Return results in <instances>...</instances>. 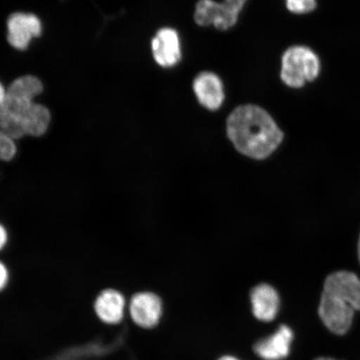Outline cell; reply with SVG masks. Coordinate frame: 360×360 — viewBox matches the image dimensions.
I'll return each instance as SVG.
<instances>
[{
  "instance_id": "obj_1",
  "label": "cell",
  "mask_w": 360,
  "mask_h": 360,
  "mask_svg": "<svg viewBox=\"0 0 360 360\" xmlns=\"http://www.w3.org/2000/svg\"><path fill=\"white\" fill-rule=\"evenodd\" d=\"M43 90L41 80L36 76L25 75L13 80L0 107V130L13 141L26 135L40 137L46 133L51 112L34 101Z\"/></svg>"
},
{
  "instance_id": "obj_2",
  "label": "cell",
  "mask_w": 360,
  "mask_h": 360,
  "mask_svg": "<svg viewBox=\"0 0 360 360\" xmlns=\"http://www.w3.org/2000/svg\"><path fill=\"white\" fill-rule=\"evenodd\" d=\"M226 131L238 153L250 159H267L281 146L285 134L269 112L255 105H240L229 115Z\"/></svg>"
},
{
  "instance_id": "obj_3",
  "label": "cell",
  "mask_w": 360,
  "mask_h": 360,
  "mask_svg": "<svg viewBox=\"0 0 360 360\" xmlns=\"http://www.w3.org/2000/svg\"><path fill=\"white\" fill-rule=\"evenodd\" d=\"M321 60L316 53L306 46H292L283 53L281 76L287 86L302 88L321 73Z\"/></svg>"
},
{
  "instance_id": "obj_4",
  "label": "cell",
  "mask_w": 360,
  "mask_h": 360,
  "mask_svg": "<svg viewBox=\"0 0 360 360\" xmlns=\"http://www.w3.org/2000/svg\"><path fill=\"white\" fill-rule=\"evenodd\" d=\"M355 310L345 301L322 292L318 314L323 325L332 334L342 336L348 334L352 328Z\"/></svg>"
},
{
  "instance_id": "obj_5",
  "label": "cell",
  "mask_w": 360,
  "mask_h": 360,
  "mask_svg": "<svg viewBox=\"0 0 360 360\" xmlns=\"http://www.w3.org/2000/svg\"><path fill=\"white\" fill-rule=\"evenodd\" d=\"M295 340L294 330L286 323L253 345V352L261 360H285L290 356Z\"/></svg>"
},
{
  "instance_id": "obj_6",
  "label": "cell",
  "mask_w": 360,
  "mask_h": 360,
  "mask_svg": "<svg viewBox=\"0 0 360 360\" xmlns=\"http://www.w3.org/2000/svg\"><path fill=\"white\" fill-rule=\"evenodd\" d=\"M129 312L135 325L151 330L159 326L163 318V301L155 292H139L130 300Z\"/></svg>"
},
{
  "instance_id": "obj_7",
  "label": "cell",
  "mask_w": 360,
  "mask_h": 360,
  "mask_svg": "<svg viewBox=\"0 0 360 360\" xmlns=\"http://www.w3.org/2000/svg\"><path fill=\"white\" fill-rule=\"evenodd\" d=\"M42 22L34 13H12L7 20L8 44L18 51H25L35 38L42 34Z\"/></svg>"
},
{
  "instance_id": "obj_8",
  "label": "cell",
  "mask_w": 360,
  "mask_h": 360,
  "mask_svg": "<svg viewBox=\"0 0 360 360\" xmlns=\"http://www.w3.org/2000/svg\"><path fill=\"white\" fill-rule=\"evenodd\" d=\"M240 11L228 4L214 0H199L196 4L195 20L198 25H213L219 30H227L236 25Z\"/></svg>"
},
{
  "instance_id": "obj_9",
  "label": "cell",
  "mask_w": 360,
  "mask_h": 360,
  "mask_svg": "<svg viewBox=\"0 0 360 360\" xmlns=\"http://www.w3.org/2000/svg\"><path fill=\"white\" fill-rule=\"evenodd\" d=\"M251 312L256 321L271 323L281 311V296L276 288L266 283H259L250 292Z\"/></svg>"
},
{
  "instance_id": "obj_10",
  "label": "cell",
  "mask_w": 360,
  "mask_h": 360,
  "mask_svg": "<svg viewBox=\"0 0 360 360\" xmlns=\"http://www.w3.org/2000/svg\"><path fill=\"white\" fill-rule=\"evenodd\" d=\"M349 304L355 311H360V278L356 274L341 270L332 273L323 283V290Z\"/></svg>"
},
{
  "instance_id": "obj_11",
  "label": "cell",
  "mask_w": 360,
  "mask_h": 360,
  "mask_svg": "<svg viewBox=\"0 0 360 360\" xmlns=\"http://www.w3.org/2000/svg\"><path fill=\"white\" fill-rule=\"evenodd\" d=\"M153 56L157 64L164 68L176 65L181 60V45L177 31L172 28H162L152 40Z\"/></svg>"
},
{
  "instance_id": "obj_12",
  "label": "cell",
  "mask_w": 360,
  "mask_h": 360,
  "mask_svg": "<svg viewBox=\"0 0 360 360\" xmlns=\"http://www.w3.org/2000/svg\"><path fill=\"white\" fill-rule=\"evenodd\" d=\"M193 89L198 101L205 109L215 111L222 106L224 101V85L217 75L212 72H202L193 80Z\"/></svg>"
},
{
  "instance_id": "obj_13",
  "label": "cell",
  "mask_w": 360,
  "mask_h": 360,
  "mask_svg": "<svg viewBox=\"0 0 360 360\" xmlns=\"http://www.w3.org/2000/svg\"><path fill=\"white\" fill-rule=\"evenodd\" d=\"M125 308L124 295L115 290L103 291L94 304L98 317L109 325H116L123 321Z\"/></svg>"
},
{
  "instance_id": "obj_14",
  "label": "cell",
  "mask_w": 360,
  "mask_h": 360,
  "mask_svg": "<svg viewBox=\"0 0 360 360\" xmlns=\"http://www.w3.org/2000/svg\"><path fill=\"white\" fill-rule=\"evenodd\" d=\"M16 153L17 147L15 141L0 130V160L11 161L15 158Z\"/></svg>"
},
{
  "instance_id": "obj_15",
  "label": "cell",
  "mask_w": 360,
  "mask_h": 360,
  "mask_svg": "<svg viewBox=\"0 0 360 360\" xmlns=\"http://www.w3.org/2000/svg\"><path fill=\"white\" fill-rule=\"evenodd\" d=\"M286 6L291 13L303 15L314 11L317 6L316 0H286Z\"/></svg>"
},
{
  "instance_id": "obj_16",
  "label": "cell",
  "mask_w": 360,
  "mask_h": 360,
  "mask_svg": "<svg viewBox=\"0 0 360 360\" xmlns=\"http://www.w3.org/2000/svg\"><path fill=\"white\" fill-rule=\"evenodd\" d=\"M8 280V270L3 263L0 262V291L6 286Z\"/></svg>"
},
{
  "instance_id": "obj_17",
  "label": "cell",
  "mask_w": 360,
  "mask_h": 360,
  "mask_svg": "<svg viewBox=\"0 0 360 360\" xmlns=\"http://www.w3.org/2000/svg\"><path fill=\"white\" fill-rule=\"evenodd\" d=\"M247 0H224V3L232 8H236L237 11H241L244 8Z\"/></svg>"
},
{
  "instance_id": "obj_18",
  "label": "cell",
  "mask_w": 360,
  "mask_h": 360,
  "mask_svg": "<svg viewBox=\"0 0 360 360\" xmlns=\"http://www.w3.org/2000/svg\"><path fill=\"white\" fill-rule=\"evenodd\" d=\"M8 233L3 225L0 224V250L7 244Z\"/></svg>"
},
{
  "instance_id": "obj_19",
  "label": "cell",
  "mask_w": 360,
  "mask_h": 360,
  "mask_svg": "<svg viewBox=\"0 0 360 360\" xmlns=\"http://www.w3.org/2000/svg\"><path fill=\"white\" fill-rule=\"evenodd\" d=\"M7 89L4 87V85L0 83V107L2 106L4 100H6Z\"/></svg>"
},
{
  "instance_id": "obj_20",
  "label": "cell",
  "mask_w": 360,
  "mask_h": 360,
  "mask_svg": "<svg viewBox=\"0 0 360 360\" xmlns=\"http://www.w3.org/2000/svg\"><path fill=\"white\" fill-rule=\"evenodd\" d=\"M216 360H243V359H241L240 358H238V356H236V355L226 354L221 355V356H219Z\"/></svg>"
},
{
  "instance_id": "obj_21",
  "label": "cell",
  "mask_w": 360,
  "mask_h": 360,
  "mask_svg": "<svg viewBox=\"0 0 360 360\" xmlns=\"http://www.w3.org/2000/svg\"><path fill=\"white\" fill-rule=\"evenodd\" d=\"M314 360H340V359H336L335 358H331V357H319Z\"/></svg>"
},
{
  "instance_id": "obj_22",
  "label": "cell",
  "mask_w": 360,
  "mask_h": 360,
  "mask_svg": "<svg viewBox=\"0 0 360 360\" xmlns=\"http://www.w3.org/2000/svg\"><path fill=\"white\" fill-rule=\"evenodd\" d=\"M358 257L360 263V233H359V238L358 241Z\"/></svg>"
}]
</instances>
